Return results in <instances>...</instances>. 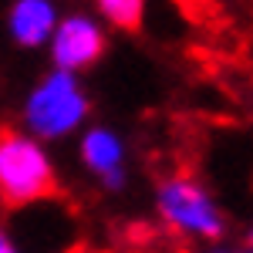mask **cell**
<instances>
[{"mask_svg": "<svg viewBox=\"0 0 253 253\" xmlns=\"http://www.w3.org/2000/svg\"><path fill=\"white\" fill-rule=\"evenodd\" d=\"M101 51H105V38L88 17H71L58 31H51V54L61 71H81L95 64Z\"/></svg>", "mask_w": 253, "mask_h": 253, "instance_id": "4", "label": "cell"}, {"mask_svg": "<svg viewBox=\"0 0 253 253\" xmlns=\"http://www.w3.org/2000/svg\"><path fill=\"white\" fill-rule=\"evenodd\" d=\"M0 253H17V247L7 240V233H3V230H0Z\"/></svg>", "mask_w": 253, "mask_h": 253, "instance_id": "8", "label": "cell"}, {"mask_svg": "<svg viewBox=\"0 0 253 253\" xmlns=\"http://www.w3.org/2000/svg\"><path fill=\"white\" fill-rule=\"evenodd\" d=\"M98 7L115 27H138L142 20V0H98Z\"/></svg>", "mask_w": 253, "mask_h": 253, "instance_id": "7", "label": "cell"}, {"mask_svg": "<svg viewBox=\"0 0 253 253\" xmlns=\"http://www.w3.org/2000/svg\"><path fill=\"white\" fill-rule=\"evenodd\" d=\"M210 253H247V250H210Z\"/></svg>", "mask_w": 253, "mask_h": 253, "instance_id": "9", "label": "cell"}, {"mask_svg": "<svg viewBox=\"0 0 253 253\" xmlns=\"http://www.w3.org/2000/svg\"><path fill=\"white\" fill-rule=\"evenodd\" d=\"M88 115V98L75 71H54L41 81L27 98L24 122L38 138H64L78 128Z\"/></svg>", "mask_w": 253, "mask_h": 253, "instance_id": "1", "label": "cell"}, {"mask_svg": "<svg viewBox=\"0 0 253 253\" xmlns=\"http://www.w3.org/2000/svg\"><path fill=\"white\" fill-rule=\"evenodd\" d=\"M159 213L162 219L189 236H203V240H216L223 233V216L216 210L213 196L203 186H196L193 179H169L159 189Z\"/></svg>", "mask_w": 253, "mask_h": 253, "instance_id": "3", "label": "cell"}, {"mask_svg": "<svg viewBox=\"0 0 253 253\" xmlns=\"http://www.w3.org/2000/svg\"><path fill=\"white\" fill-rule=\"evenodd\" d=\"M54 189V166L38 138L0 132V196L7 203H34Z\"/></svg>", "mask_w": 253, "mask_h": 253, "instance_id": "2", "label": "cell"}, {"mask_svg": "<svg viewBox=\"0 0 253 253\" xmlns=\"http://www.w3.org/2000/svg\"><path fill=\"white\" fill-rule=\"evenodd\" d=\"M54 31V7L51 0H17L10 10V34L24 47H38Z\"/></svg>", "mask_w": 253, "mask_h": 253, "instance_id": "6", "label": "cell"}, {"mask_svg": "<svg viewBox=\"0 0 253 253\" xmlns=\"http://www.w3.org/2000/svg\"><path fill=\"white\" fill-rule=\"evenodd\" d=\"M81 159L91 172L105 182L118 189L125 182V145L115 132L108 128H91L88 135L81 138Z\"/></svg>", "mask_w": 253, "mask_h": 253, "instance_id": "5", "label": "cell"}]
</instances>
